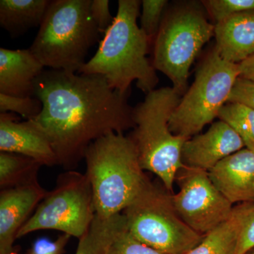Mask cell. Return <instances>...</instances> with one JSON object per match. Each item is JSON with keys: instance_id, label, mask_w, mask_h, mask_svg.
Wrapping results in <instances>:
<instances>
[{"instance_id": "obj_27", "label": "cell", "mask_w": 254, "mask_h": 254, "mask_svg": "<svg viewBox=\"0 0 254 254\" xmlns=\"http://www.w3.org/2000/svg\"><path fill=\"white\" fill-rule=\"evenodd\" d=\"M227 103H239L254 110V81L239 76Z\"/></svg>"}, {"instance_id": "obj_18", "label": "cell", "mask_w": 254, "mask_h": 254, "mask_svg": "<svg viewBox=\"0 0 254 254\" xmlns=\"http://www.w3.org/2000/svg\"><path fill=\"white\" fill-rule=\"evenodd\" d=\"M245 203L235 207L226 222L205 235L198 245L185 254H235Z\"/></svg>"}, {"instance_id": "obj_19", "label": "cell", "mask_w": 254, "mask_h": 254, "mask_svg": "<svg viewBox=\"0 0 254 254\" xmlns=\"http://www.w3.org/2000/svg\"><path fill=\"white\" fill-rule=\"evenodd\" d=\"M125 225L123 213L107 218L95 215L91 227L80 239L75 254H107L115 235Z\"/></svg>"}, {"instance_id": "obj_20", "label": "cell", "mask_w": 254, "mask_h": 254, "mask_svg": "<svg viewBox=\"0 0 254 254\" xmlns=\"http://www.w3.org/2000/svg\"><path fill=\"white\" fill-rule=\"evenodd\" d=\"M42 166L41 163L29 157L0 152L1 190L38 182V171Z\"/></svg>"}, {"instance_id": "obj_23", "label": "cell", "mask_w": 254, "mask_h": 254, "mask_svg": "<svg viewBox=\"0 0 254 254\" xmlns=\"http://www.w3.org/2000/svg\"><path fill=\"white\" fill-rule=\"evenodd\" d=\"M107 254H165L145 245L130 233L126 222L115 235Z\"/></svg>"}, {"instance_id": "obj_1", "label": "cell", "mask_w": 254, "mask_h": 254, "mask_svg": "<svg viewBox=\"0 0 254 254\" xmlns=\"http://www.w3.org/2000/svg\"><path fill=\"white\" fill-rule=\"evenodd\" d=\"M127 95L100 75L43 71L35 82L34 95L43 110L33 120L48 136L58 165L73 170L93 142L134 127Z\"/></svg>"}, {"instance_id": "obj_21", "label": "cell", "mask_w": 254, "mask_h": 254, "mask_svg": "<svg viewBox=\"0 0 254 254\" xmlns=\"http://www.w3.org/2000/svg\"><path fill=\"white\" fill-rule=\"evenodd\" d=\"M218 118L237 132L247 148L254 152V110L239 103H227Z\"/></svg>"}, {"instance_id": "obj_4", "label": "cell", "mask_w": 254, "mask_h": 254, "mask_svg": "<svg viewBox=\"0 0 254 254\" xmlns=\"http://www.w3.org/2000/svg\"><path fill=\"white\" fill-rule=\"evenodd\" d=\"M180 93L173 87L154 89L132 112L133 142L143 170L155 174L165 190L173 194L174 183L185 166L182 150L187 138L174 134L169 123L180 103Z\"/></svg>"}, {"instance_id": "obj_12", "label": "cell", "mask_w": 254, "mask_h": 254, "mask_svg": "<svg viewBox=\"0 0 254 254\" xmlns=\"http://www.w3.org/2000/svg\"><path fill=\"white\" fill-rule=\"evenodd\" d=\"M14 113L0 114V152L34 159L43 166L58 165L49 139L33 120L19 122Z\"/></svg>"}, {"instance_id": "obj_24", "label": "cell", "mask_w": 254, "mask_h": 254, "mask_svg": "<svg viewBox=\"0 0 254 254\" xmlns=\"http://www.w3.org/2000/svg\"><path fill=\"white\" fill-rule=\"evenodd\" d=\"M141 28L149 41L156 37L162 21L164 11L168 4L166 0H143L141 1Z\"/></svg>"}, {"instance_id": "obj_13", "label": "cell", "mask_w": 254, "mask_h": 254, "mask_svg": "<svg viewBox=\"0 0 254 254\" xmlns=\"http://www.w3.org/2000/svg\"><path fill=\"white\" fill-rule=\"evenodd\" d=\"M48 190L39 182L0 191V254H12L15 240Z\"/></svg>"}, {"instance_id": "obj_16", "label": "cell", "mask_w": 254, "mask_h": 254, "mask_svg": "<svg viewBox=\"0 0 254 254\" xmlns=\"http://www.w3.org/2000/svg\"><path fill=\"white\" fill-rule=\"evenodd\" d=\"M215 49L222 59L240 64L254 55V10L215 23Z\"/></svg>"}, {"instance_id": "obj_30", "label": "cell", "mask_w": 254, "mask_h": 254, "mask_svg": "<svg viewBox=\"0 0 254 254\" xmlns=\"http://www.w3.org/2000/svg\"><path fill=\"white\" fill-rule=\"evenodd\" d=\"M240 77L254 81V55L239 64Z\"/></svg>"}, {"instance_id": "obj_17", "label": "cell", "mask_w": 254, "mask_h": 254, "mask_svg": "<svg viewBox=\"0 0 254 254\" xmlns=\"http://www.w3.org/2000/svg\"><path fill=\"white\" fill-rule=\"evenodd\" d=\"M49 0H1L0 26L11 38L41 26Z\"/></svg>"}, {"instance_id": "obj_25", "label": "cell", "mask_w": 254, "mask_h": 254, "mask_svg": "<svg viewBox=\"0 0 254 254\" xmlns=\"http://www.w3.org/2000/svg\"><path fill=\"white\" fill-rule=\"evenodd\" d=\"M202 2L215 23L239 13L254 10V0H208Z\"/></svg>"}, {"instance_id": "obj_22", "label": "cell", "mask_w": 254, "mask_h": 254, "mask_svg": "<svg viewBox=\"0 0 254 254\" xmlns=\"http://www.w3.org/2000/svg\"><path fill=\"white\" fill-rule=\"evenodd\" d=\"M43 110L41 100L36 97H16L0 93L1 113H16L26 120H34Z\"/></svg>"}, {"instance_id": "obj_7", "label": "cell", "mask_w": 254, "mask_h": 254, "mask_svg": "<svg viewBox=\"0 0 254 254\" xmlns=\"http://www.w3.org/2000/svg\"><path fill=\"white\" fill-rule=\"evenodd\" d=\"M213 36L215 26L199 7L188 5L174 10L163 18L155 37L153 67L168 76L182 95L192 63Z\"/></svg>"}, {"instance_id": "obj_31", "label": "cell", "mask_w": 254, "mask_h": 254, "mask_svg": "<svg viewBox=\"0 0 254 254\" xmlns=\"http://www.w3.org/2000/svg\"><path fill=\"white\" fill-rule=\"evenodd\" d=\"M248 254H254V250L252 251V252H250Z\"/></svg>"}, {"instance_id": "obj_11", "label": "cell", "mask_w": 254, "mask_h": 254, "mask_svg": "<svg viewBox=\"0 0 254 254\" xmlns=\"http://www.w3.org/2000/svg\"><path fill=\"white\" fill-rule=\"evenodd\" d=\"M245 146L230 125L220 120L208 131L185 141L182 150V163L189 168L209 172L227 157Z\"/></svg>"}, {"instance_id": "obj_28", "label": "cell", "mask_w": 254, "mask_h": 254, "mask_svg": "<svg viewBox=\"0 0 254 254\" xmlns=\"http://www.w3.org/2000/svg\"><path fill=\"white\" fill-rule=\"evenodd\" d=\"M91 14L100 34H105L113 23L108 0H92Z\"/></svg>"}, {"instance_id": "obj_26", "label": "cell", "mask_w": 254, "mask_h": 254, "mask_svg": "<svg viewBox=\"0 0 254 254\" xmlns=\"http://www.w3.org/2000/svg\"><path fill=\"white\" fill-rule=\"evenodd\" d=\"M254 250V203H246L235 254H248Z\"/></svg>"}, {"instance_id": "obj_29", "label": "cell", "mask_w": 254, "mask_h": 254, "mask_svg": "<svg viewBox=\"0 0 254 254\" xmlns=\"http://www.w3.org/2000/svg\"><path fill=\"white\" fill-rule=\"evenodd\" d=\"M71 237L65 234L55 241L41 237L34 242L30 254H62Z\"/></svg>"}, {"instance_id": "obj_15", "label": "cell", "mask_w": 254, "mask_h": 254, "mask_svg": "<svg viewBox=\"0 0 254 254\" xmlns=\"http://www.w3.org/2000/svg\"><path fill=\"white\" fill-rule=\"evenodd\" d=\"M44 68L30 49L0 48V93L34 96L35 82Z\"/></svg>"}, {"instance_id": "obj_8", "label": "cell", "mask_w": 254, "mask_h": 254, "mask_svg": "<svg viewBox=\"0 0 254 254\" xmlns=\"http://www.w3.org/2000/svg\"><path fill=\"white\" fill-rule=\"evenodd\" d=\"M240 76L239 64L222 59L214 48L195 73V80L170 118L174 134L191 138L218 117Z\"/></svg>"}, {"instance_id": "obj_9", "label": "cell", "mask_w": 254, "mask_h": 254, "mask_svg": "<svg viewBox=\"0 0 254 254\" xmlns=\"http://www.w3.org/2000/svg\"><path fill=\"white\" fill-rule=\"evenodd\" d=\"M96 211L91 184L85 174L67 170L60 174L36 211L20 229L17 239L39 230H57L81 238L91 227Z\"/></svg>"}, {"instance_id": "obj_3", "label": "cell", "mask_w": 254, "mask_h": 254, "mask_svg": "<svg viewBox=\"0 0 254 254\" xmlns=\"http://www.w3.org/2000/svg\"><path fill=\"white\" fill-rule=\"evenodd\" d=\"M96 215L107 218L123 213L150 181L136 145L123 133H110L93 142L84 156Z\"/></svg>"}, {"instance_id": "obj_6", "label": "cell", "mask_w": 254, "mask_h": 254, "mask_svg": "<svg viewBox=\"0 0 254 254\" xmlns=\"http://www.w3.org/2000/svg\"><path fill=\"white\" fill-rule=\"evenodd\" d=\"M123 214L133 237L165 254H186L204 237L180 218L172 193L150 180Z\"/></svg>"}, {"instance_id": "obj_5", "label": "cell", "mask_w": 254, "mask_h": 254, "mask_svg": "<svg viewBox=\"0 0 254 254\" xmlns=\"http://www.w3.org/2000/svg\"><path fill=\"white\" fill-rule=\"evenodd\" d=\"M92 0L50 1L29 49L45 67L79 72L100 34L91 14Z\"/></svg>"}, {"instance_id": "obj_10", "label": "cell", "mask_w": 254, "mask_h": 254, "mask_svg": "<svg viewBox=\"0 0 254 254\" xmlns=\"http://www.w3.org/2000/svg\"><path fill=\"white\" fill-rule=\"evenodd\" d=\"M176 180L180 191L172 194L174 208L197 233L205 236L231 217L235 207L214 185L208 172L185 165Z\"/></svg>"}, {"instance_id": "obj_2", "label": "cell", "mask_w": 254, "mask_h": 254, "mask_svg": "<svg viewBox=\"0 0 254 254\" xmlns=\"http://www.w3.org/2000/svg\"><path fill=\"white\" fill-rule=\"evenodd\" d=\"M141 1L120 0L113 23L94 56L79 73L103 76L114 90L127 94L132 82L143 93L155 89L158 78L147 59L149 39L137 24Z\"/></svg>"}, {"instance_id": "obj_14", "label": "cell", "mask_w": 254, "mask_h": 254, "mask_svg": "<svg viewBox=\"0 0 254 254\" xmlns=\"http://www.w3.org/2000/svg\"><path fill=\"white\" fill-rule=\"evenodd\" d=\"M208 174L232 204L254 201V152L248 148L239 150L217 164Z\"/></svg>"}]
</instances>
